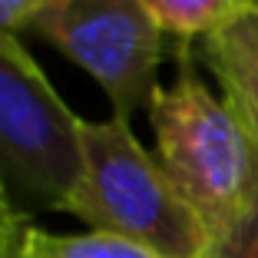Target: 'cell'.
I'll return each mask as SVG.
<instances>
[{"instance_id":"obj_13","label":"cell","mask_w":258,"mask_h":258,"mask_svg":"<svg viewBox=\"0 0 258 258\" xmlns=\"http://www.w3.org/2000/svg\"><path fill=\"white\" fill-rule=\"evenodd\" d=\"M255 17H258V14H255Z\"/></svg>"},{"instance_id":"obj_2","label":"cell","mask_w":258,"mask_h":258,"mask_svg":"<svg viewBox=\"0 0 258 258\" xmlns=\"http://www.w3.org/2000/svg\"><path fill=\"white\" fill-rule=\"evenodd\" d=\"M146 109L156 159L215 242L235 225L258 185V146L189 63L172 86L152 93Z\"/></svg>"},{"instance_id":"obj_3","label":"cell","mask_w":258,"mask_h":258,"mask_svg":"<svg viewBox=\"0 0 258 258\" xmlns=\"http://www.w3.org/2000/svg\"><path fill=\"white\" fill-rule=\"evenodd\" d=\"M83 119L17 37H0V182L14 205L63 212L83 172Z\"/></svg>"},{"instance_id":"obj_12","label":"cell","mask_w":258,"mask_h":258,"mask_svg":"<svg viewBox=\"0 0 258 258\" xmlns=\"http://www.w3.org/2000/svg\"><path fill=\"white\" fill-rule=\"evenodd\" d=\"M209 258H212V255H209Z\"/></svg>"},{"instance_id":"obj_1","label":"cell","mask_w":258,"mask_h":258,"mask_svg":"<svg viewBox=\"0 0 258 258\" xmlns=\"http://www.w3.org/2000/svg\"><path fill=\"white\" fill-rule=\"evenodd\" d=\"M83 172L63 212L162 258H209L212 235L129 119H83Z\"/></svg>"},{"instance_id":"obj_9","label":"cell","mask_w":258,"mask_h":258,"mask_svg":"<svg viewBox=\"0 0 258 258\" xmlns=\"http://www.w3.org/2000/svg\"><path fill=\"white\" fill-rule=\"evenodd\" d=\"M23 228H27V215L14 205L10 192L0 182V258H20Z\"/></svg>"},{"instance_id":"obj_6","label":"cell","mask_w":258,"mask_h":258,"mask_svg":"<svg viewBox=\"0 0 258 258\" xmlns=\"http://www.w3.org/2000/svg\"><path fill=\"white\" fill-rule=\"evenodd\" d=\"M162 33L179 40L212 37L258 14V0H139Z\"/></svg>"},{"instance_id":"obj_4","label":"cell","mask_w":258,"mask_h":258,"mask_svg":"<svg viewBox=\"0 0 258 258\" xmlns=\"http://www.w3.org/2000/svg\"><path fill=\"white\" fill-rule=\"evenodd\" d=\"M30 30L103 86L113 116L129 119L159 90L162 30L139 0H50Z\"/></svg>"},{"instance_id":"obj_8","label":"cell","mask_w":258,"mask_h":258,"mask_svg":"<svg viewBox=\"0 0 258 258\" xmlns=\"http://www.w3.org/2000/svg\"><path fill=\"white\" fill-rule=\"evenodd\" d=\"M212 258H258V185L235 225L212 242Z\"/></svg>"},{"instance_id":"obj_10","label":"cell","mask_w":258,"mask_h":258,"mask_svg":"<svg viewBox=\"0 0 258 258\" xmlns=\"http://www.w3.org/2000/svg\"><path fill=\"white\" fill-rule=\"evenodd\" d=\"M50 0H0V37H17L40 17Z\"/></svg>"},{"instance_id":"obj_7","label":"cell","mask_w":258,"mask_h":258,"mask_svg":"<svg viewBox=\"0 0 258 258\" xmlns=\"http://www.w3.org/2000/svg\"><path fill=\"white\" fill-rule=\"evenodd\" d=\"M23 258H162L129 238L109 235V232H80V235H60L27 222L23 228Z\"/></svg>"},{"instance_id":"obj_5","label":"cell","mask_w":258,"mask_h":258,"mask_svg":"<svg viewBox=\"0 0 258 258\" xmlns=\"http://www.w3.org/2000/svg\"><path fill=\"white\" fill-rule=\"evenodd\" d=\"M202 56L222 86V99L258 146V17L205 37Z\"/></svg>"},{"instance_id":"obj_11","label":"cell","mask_w":258,"mask_h":258,"mask_svg":"<svg viewBox=\"0 0 258 258\" xmlns=\"http://www.w3.org/2000/svg\"><path fill=\"white\" fill-rule=\"evenodd\" d=\"M20 258H23V251H20Z\"/></svg>"}]
</instances>
